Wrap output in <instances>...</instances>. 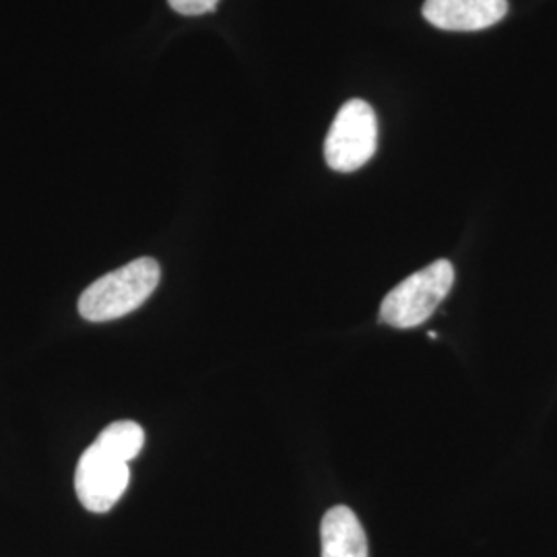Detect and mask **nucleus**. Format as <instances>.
<instances>
[{
	"label": "nucleus",
	"instance_id": "obj_4",
	"mask_svg": "<svg viewBox=\"0 0 557 557\" xmlns=\"http://www.w3.org/2000/svg\"><path fill=\"white\" fill-rule=\"evenodd\" d=\"M379 149V119L363 100H349L331 124L324 140V160L331 170L349 174L363 168Z\"/></svg>",
	"mask_w": 557,
	"mask_h": 557
},
{
	"label": "nucleus",
	"instance_id": "obj_1",
	"mask_svg": "<svg viewBox=\"0 0 557 557\" xmlns=\"http://www.w3.org/2000/svg\"><path fill=\"white\" fill-rule=\"evenodd\" d=\"M145 446V430L137 421H114L81 455L75 492L85 510L103 515L112 510L131 483V460Z\"/></svg>",
	"mask_w": 557,
	"mask_h": 557
},
{
	"label": "nucleus",
	"instance_id": "obj_2",
	"mask_svg": "<svg viewBox=\"0 0 557 557\" xmlns=\"http://www.w3.org/2000/svg\"><path fill=\"white\" fill-rule=\"evenodd\" d=\"M161 278L160 262L149 257L133 260L94 281L79 298V314L89 322L119 320L153 296Z\"/></svg>",
	"mask_w": 557,
	"mask_h": 557
},
{
	"label": "nucleus",
	"instance_id": "obj_3",
	"mask_svg": "<svg viewBox=\"0 0 557 557\" xmlns=\"http://www.w3.org/2000/svg\"><path fill=\"white\" fill-rule=\"evenodd\" d=\"M455 269L448 260H436L411 277L400 281L380 306V320L393 329H416L430 319L450 294Z\"/></svg>",
	"mask_w": 557,
	"mask_h": 557
},
{
	"label": "nucleus",
	"instance_id": "obj_7",
	"mask_svg": "<svg viewBox=\"0 0 557 557\" xmlns=\"http://www.w3.org/2000/svg\"><path fill=\"white\" fill-rule=\"evenodd\" d=\"M170 7L186 17H197V15H207L218 9L220 0H168Z\"/></svg>",
	"mask_w": 557,
	"mask_h": 557
},
{
	"label": "nucleus",
	"instance_id": "obj_5",
	"mask_svg": "<svg viewBox=\"0 0 557 557\" xmlns=\"http://www.w3.org/2000/svg\"><path fill=\"white\" fill-rule=\"evenodd\" d=\"M423 17L446 32H481L506 17V0H425Z\"/></svg>",
	"mask_w": 557,
	"mask_h": 557
},
{
	"label": "nucleus",
	"instance_id": "obj_6",
	"mask_svg": "<svg viewBox=\"0 0 557 557\" xmlns=\"http://www.w3.org/2000/svg\"><path fill=\"white\" fill-rule=\"evenodd\" d=\"M322 557H368V537L347 506L331 508L320 524Z\"/></svg>",
	"mask_w": 557,
	"mask_h": 557
}]
</instances>
